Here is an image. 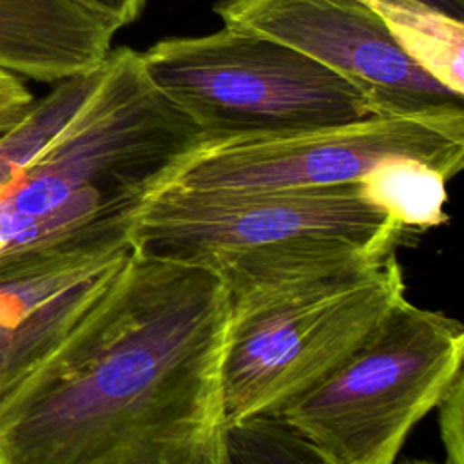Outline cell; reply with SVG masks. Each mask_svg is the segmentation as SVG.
I'll use <instances>...</instances> for the list:
<instances>
[{
    "mask_svg": "<svg viewBox=\"0 0 464 464\" xmlns=\"http://www.w3.org/2000/svg\"><path fill=\"white\" fill-rule=\"evenodd\" d=\"M132 245L76 236L0 256V324L27 312L71 285L111 266Z\"/></svg>",
    "mask_w": 464,
    "mask_h": 464,
    "instance_id": "cell-10",
    "label": "cell"
},
{
    "mask_svg": "<svg viewBox=\"0 0 464 464\" xmlns=\"http://www.w3.org/2000/svg\"><path fill=\"white\" fill-rule=\"evenodd\" d=\"M33 102L34 96L24 78L0 67V136L22 120Z\"/></svg>",
    "mask_w": 464,
    "mask_h": 464,
    "instance_id": "cell-17",
    "label": "cell"
},
{
    "mask_svg": "<svg viewBox=\"0 0 464 464\" xmlns=\"http://www.w3.org/2000/svg\"><path fill=\"white\" fill-rule=\"evenodd\" d=\"M406 297L397 256L230 306L221 366L227 426L276 415L352 355Z\"/></svg>",
    "mask_w": 464,
    "mask_h": 464,
    "instance_id": "cell-4",
    "label": "cell"
},
{
    "mask_svg": "<svg viewBox=\"0 0 464 464\" xmlns=\"http://www.w3.org/2000/svg\"><path fill=\"white\" fill-rule=\"evenodd\" d=\"M446 181L433 167L399 158L379 165L361 185L408 234H413L448 221Z\"/></svg>",
    "mask_w": 464,
    "mask_h": 464,
    "instance_id": "cell-14",
    "label": "cell"
},
{
    "mask_svg": "<svg viewBox=\"0 0 464 464\" xmlns=\"http://www.w3.org/2000/svg\"><path fill=\"white\" fill-rule=\"evenodd\" d=\"M446 464H464V373L451 379L437 402Z\"/></svg>",
    "mask_w": 464,
    "mask_h": 464,
    "instance_id": "cell-16",
    "label": "cell"
},
{
    "mask_svg": "<svg viewBox=\"0 0 464 464\" xmlns=\"http://www.w3.org/2000/svg\"><path fill=\"white\" fill-rule=\"evenodd\" d=\"M121 27L85 0H0V67L56 83L98 69Z\"/></svg>",
    "mask_w": 464,
    "mask_h": 464,
    "instance_id": "cell-9",
    "label": "cell"
},
{
    "mask_svg": "<svg viewBox=\"0 0 464 464\" xmlns=\"http://www.w3.org/2000/svg\"><path fill=\"white\" fill-rule=\"evenodd\" d=\"M227 288L134 246L0 406V464H223Z\"/></svg>",
    "mask_w": 464,
    "mask_h": 464,
    "instance_id": "cell-1",
    "label": "cell"
},
{
    "mask_svg": "<svg viewBox=\"0 0 464 464\" xmlns=\"http://www.w3.org/2000/svg\"><path fill=\"white\" fill-rule=\"evenodd\" d=\"M223 27L292 47L353 83L379 114L462 105L422 71L362 0H219Z\"/></svg>",
    "mask_w": 464,
    "mask_h": 464,
    "instance_id": "cell-8",
    "label": "cell"
},
{
    "mask_svg": "<svg viewBox=\"0 0 464 464\" xmlns=\"http://www.w3.org/2000/svg\"><path fill=\"white\" fill-rule=\"evenodd\" d=\"M401 464H446V462L430 460V459H408V460H402Z\"/></svg>",
    "mask_w": 464,
    "mask_h": 464,
    "instance_id": "cell-20",
    "label": "cell"
},
{
    "mask_svg": "<svg viewBox=\"0 0 464 464\" xmlns=\"http://www.w3.org/2000/svg\"><path fill=\"white\" fill-rule=\"evenodd\" d=\"M141 63L152 85L198 125L203 138L382 116L332 69L279 42L228 27L160 40L141 53Z\"/></svg>",
    "mask_w": 464,
    "mask_h": 464,
    "instance_id": "cell-6",
    "label": "cell"
},
{
    "mask_svg": "<svg viewBox=\"0 0 464 464\" xmlns=\"http://www.w3.org/2000/svg\"><path fill=\"white\" fill-rule=\"evenodd\" d=\"M453 18L464 20V0H419Z\"/></svg>",
    "mask_w": 464,
    "mask_h": 464,
    "instance_id": "cell-19",
    "label": "cell"
},
{
    "mask_svg": "<svg viewBox=\"0 0 464 464\" xmlns=\"http://www.w3.org/2000/svg\"><path fill=\"white\" fill-rule=\"evenodd\" d=\"M408 232L361 183L277 190L165 187L141 210L132 246L212 272L230 306L377 265Z\"/></svg>",
    "mask_w": 464,
    "mask_h": 464,
    "instance_id": "cell-3",
    "label": "cell"
},
{
    "mask_svg": "<svg viewBox=\"0 0 464 464\" xmlns=\"http://www.w3.org/2000/svg\"><path fill=\"white\" fill-rule=\"evenodd\" d=\"M201 138L141 53L111 49L94 91L0 194V256L76 236L132 245L141 210Z\"/></svg>",
    "mask_w": 464,
    "mask_h": 464,
    "instance_id": "cell-2",
    "label": "cell"
},
{
    "mask_svg": "<svg viewBox=\"0 0 464 464\" xmlns=\"http://www.w3.org/2000/svg\"><path fill=\"white\" fill-rule=\"evenodd\" d=\"M462 357V324L402 297L352 355L276 417L337 464H395Z\"/></svg>",
    "mask_w": 464,
    "mask_h": 464,
    "instance_id": "cell-5",
    "label": "cell"
},
{
    "mask_svg": "<svg viewBox=\"0 0 464 464\" xmlns=\"http://www.w3.org/2000/svg\"><path fill=\"white\" fill-rule=\"evenodd\" d=\"M223 464H337L276 415L227 426Z\"/></svg>",
    "mask_w": 464,
    "mask_h": 464,
    "instance_id": "cell-15",
    "label": "cell"
},
{
    "mask_svg": "<svg viewBox=\"0 0 464 464\" xmlns=\"http://www.w3.org/2000/svg\"><path fill=\"white\" fill-rule=\"evenodd\" d=\"M399 47L446 89L464 96V20L419 0H362Z\"/></svg>",
    "mask_w": 464,
    "mask_h": 464,
    "instance_id": "cell-12",
    "label": "cell"
},
{
    "mask_svg": "<svg viewBox=\"0 0 464 464\" xmlns=\"http://www.w3.org/2000/svg\"><path fill=\"white\" fill-rule=\"evenodd\" d=\"M408 158L451 179L464 165V107L372 116L315 129L201 138L167 187L277 190L361 183Z\"/></svg>",
    "mask_w": 464,
    "mask_h": 464,
    "instance_id": "cell-7",
    "label": "cell"
},
{
    "mask_svg": "<svg viewBox=\"0 0 464 464\" xmlns=\"http://www.w3.org/2000/svg\"><path fill=\"white\" fill-rule=\"evenodd\" d=\"M103 63L89 72L56 82L40 100H34L22 120L0 136V194L9 188L49 141L82 107L102 78Z\"/></svg>",
    "mask_w": 464,
    "mask_h": 464,
    "instance_id": "cell-13",
    "label": "cell"
},
{
    "mask_svg": "<svg viewBox=\"0 0 464 464\" xmlns=\"http://www.w3.org/2000/svg\"><path fill=\"white\" fill-rule=\"evenodd\" d=\"M123 259L58 292L24 317L0 324V406L71 335Z\"/></svg>",
    "mask_w": 464,
    "mask_h": 464,
    "instance_id": "cell-11",
    "label": "cell"
},
{
    "mask_svg": "<svg viewBox=\"0 0 464 464\" xmlns=\"http://www.w3.org/2000/svg\"><path fill=\"white\" fill-rule=\"evenodd\" d=\"M85 2L111 14L121 25H129L141 14L147 0H85Z\"/></svg>",
    "mask_w": 464,
    "mask_h": 464,
    "instance_id": "cell-18",
    "label": "cell"
}]
</instances>
